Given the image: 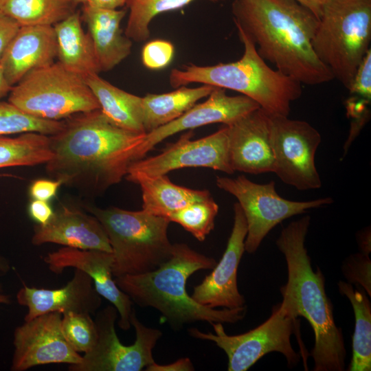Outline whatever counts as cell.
<instances>
[{"instance_id": "cell-1", "label": "cell", "mask_w": 371, "mask_h": 371, "mask_svg": "<svg viewBox=\"0 0 371 371\" xmlns=\"http://www.w3.org/2000/svg\"><path fill=\"white\" fill-rule=\"evenodd\" d=\"M49 135L53 153L45 164L49 177L91 196L102 194L126 177L137 161L146 133L122 128L100 109L65 119Z\"/></svg>"}, {"instance_id": "cell-2", "label": "cell", "mask_w": 371, "mask_h": 371, "mask_svg": "<svg viewBox=\"0 0 371 371\" xmlns=\"http://www.w3.org/2000/svg\"><path fill=\"white\" fill-rule=\"evenodd\" d=\"M232 13L236 28L276 69L311 86L334 79L312 46L319 19L304 5L295 0H234Z\"/></svg>"}, {"instance_id": "cell-3", "label": "cell", "mask_w": 371, "mask_h": 371, "mask_svg": "<svg viewBox=\"0 0 371 371\" xmlns=\"http://www.w3.org/2000/svg\"><path fill=\"white\" fill-rule=\"evenodd\" d=\"M310 222L308 215L292 221L282 229L276 240L288 270L287 282L280 291L295 315L306 319L314 331L313 370L343 371L346 352L341 330L334 321L324 277L319 268L316 271L312 269L304 246Z\"/></svg>"}, {"instance_id": "cell-4", "label": "cell", "mask_w": 371, "mask_h": 371, "mask_svg": "<svg viewBox=\"0 0 371 371\" xmlns=\"http://www.w3.org/2000/svg\"><path fill=\"white\" fill-rule=\"evenodd\" d=\"M216 260L185 243L173 244L172 257L157 269L139 274L115 277L117 286L142 307L157 310L175 330L184 324L205 321L236 323L244 318L246 307L211 308L194 301L186 291L188 278L199 270L212 269Z\"/></svg>"}, {"instance_id": "cell-5", "label": "cell", "mask_w": 371, "mask_h": 371, "mask_svg": "<svg viewBox=\"0 0 371 371\" xmlns=\"http://www.w3.org/2000/svg\"><path fill=\"white\" fill-rule=\"evenodd\" d=\"M237 30L244 46L239 60L210 66L190 63L181 69H173L169 76L171 87L201 83L233 90L252 99L270 114L289 116L291 102L302 95V84L271 69L251 40L240 29Z\"/></svg>"}, {"instance_id": "cell-6", "label": "cell", "mask_w": 371, "mask_h": 371, "mask_svg": "<svg viewBox=\"0 0 371 371\" xmlns=\"http://www.w3.org/2000/svg\"><path fill=\"white\" fill-rule=\"evenodd\" d=\"M104 227L113 256L114 277L153 271L172 255L168 236L170 221L143 210L129 211L117 207L85 205Z\"/></svg>"}, {"instance_id": "cell-7", "label": "cell", "mask_w": 371, "mask_h": 371, "mask_svg": "<svg viewBox=\"0 0 371 371\" xmlns=\"http://www.w3.org/2000/svg\"><path fill=\"white\" fill-rule=\"evenodd\" d=\"M371 0H327L312 41L313 50L348 89L370 49Z\"/></svg>"}, {"instance_id": "cell-8", "label": "cell", "mask_w": 371, "mask_h": 371, "mask_svg": "<svg viewBox=\"0 0 371 371\" xmlns=\"http://www.w3.org/2000/svg\"><path fill=\"white\" fill-rule=\"evenodd\" d=\"M8 102L34 117L60 121L100 109L84 78L59 62L35 69L14 85Z\"/></svg>"}, {"instance_id": "cell-9", "label": "cell", "mask_w": 371, "mask_h": 371, "mask_svg": "<svg viewBox=\"0 0 371 371\" xmlns=\"http://www.w3.org/2000/svg\"><path fill=\"white\" fill-rule=\"evenodd\" d=\"M297 317L290 305L282 300L273 308L267 320L245 333L228 335L221 322L211 324L214 334L195 328H189L188 333L194 338L212 341L223 350L228 357V371H246L271 352L282 353L288 364L293 366L300 360L291 343Z\"/></svg>"}, {"instance_id": "cell-10", "label": "cell", "mask_w": 371, "mask_h": 371, "mask_svg": "<svg viewBox=\"0 0 371 371\" xmlns=\"http://www.w3.org/2000/svg\"><path fill=\"white\" fill-rule=\"evenodd\" d=\"M216 183L236 198L244 213L247 225L245 251L249 254L254 253L267 234L284 220L333 202L330 197L306 201L288 200L278 194L273 181L256 183L245 175L216 177Z\"/></svg>"}, {"instance_id": "cell-11", "label": "cell", "mask_w": 371, "mask_h": 371, "mask_svg": "<svg viewBox=\"0 0 371 371\" xmlns=\"http://www.w3.org/2000/svg\"><path fill=\"white\" fill-rule=\"evenodd\" d=\"M117 315L115 307L110 305L96 312V342L80 363L69 366V371H140L155 362L153 349L162 333L141 323L133 309L130 322L135 331V341L123 345L115 328Z\"/></svg>"}, {"instance_id": "cell-12", "label": "cell", "mask_w": 371, "mask_h": 371, "mask_svg": "<svg viewBox=\"0 0 371 371\" xmlns=\"http://www.w3.org/2000/svg\"><path fill=\"white\" fill-rule=\"evenodd\" d=\"M274 170L284 183L302 191L319 189L322 181L315 158L322 137L306 121L269 113Z\"/></svg>"}, {"instance_id": "cell-13", "label": "cell", "mask_w": 371, "mask_h": 371, "mask_svg": "<svg viewBox=\"0 0 371 371\" xmlns=\"http://www.w3.org/2000/svg\"><path fill=\"white\" fill-rule=\"evenodd\" d=\"M192 135V132L189 131L175 143L168 144L161 153L134 161L128 172L158 176L190 167L208 168L229 175L234 172L230 164L226 125L198 139H191Z\"/></svg>"}, {"instance_id": "cell-14", "label": "cell", "mask_w": 371, "mask_h": 371, "mask_svg": "<svg viewBox=\"0 0 371 371\" xmlns=\"http://www.w3.org/2000/svg\"><path fill=\"white\" fill-rule=\"evenodd\" d=\"M62 314L49 313L24 321L14 332L10 370L25 371L34 366L80 363L82 356L67 342L61 330Z\"/></svg>"}, {"instance_id": "cell-15", "label": "cell", "mask_w": 371, "mask_h": 371, "mask_svg": "<svg viewBox=\"0 0 371 371\" xmlns=\"http://www.w3.org/2000/svg\"><path fill=\"white\" fill-rule=\"evenodd\" d=\"M234 225L226 249L220 262L202 282L194 287L192 298L211 308H236L245 306L244 296L239 293L237 271L245 251L247 225L238 204H234Z\"/></svg>"}, {"instance_id": "cell-16", "label": "cell", "mask_w": 371, "mask_h": 371, "mask_svg": "<svg viewBox=\"0 0 371 371\" xmlns=\"http://www.w3.org/2000/svg\"><path fill=\"white\" fill-rule=\"evenodd\" d=\"M43 260L49 270L57 274L68 267L87 273L92 278L100 295L117 309L119 327L123 330L130 329L133 301L115 282L113 275V256L111 252L63 247L47 254Z\"/></svg>"}, {"instance_id": "cell-17", "label": "cell", "mask_w": 371, "mask_h": 371, "mask_svg": "<svg viewBox=\"0 0 371 371\" xmlns=\"http://www.w3.org/2000/svg\"><path fill=\"white\" fill-rule=\"evenodd\" d=\"M260 107L245 95L230 96L225 89L215 87L203 102L194 104L177 119L146 133L137 159L144 158L157 144L177 133L214 123L229 125Z\"/></svg>"}, {"instance_id": "cell-18", "label": "cell", "mask_w": 371, "mask_h": 371, "mask_svg": "<svg viewBox=\"0 0 371 371\" xmlns=\"http://www.w3.org/2000/svg\"><path fill=\"white\" fill-rule=\"evenodd\" d=\"M226 126L230 164L234 172H273L269 113L260 107Z\"/></svg>"}, {"instance_id": "cell-19", "label": "cell", "mask_w": 371, "mask_h": 371, "mask_svg": "<svg viewBox=\"0 0 371 371\" xmlns=\"http://www.w3.org/2000/svg\"><path fill=\"white\" fill-rule=\"evenodd\" d=\"M16 300L20 305L27 308L24 321L54 312L95 315L102 305V297L92 278L80 269H75L72 278L60 289L23 285L16 294Z\"/></svg>"}, {"instance_id": "cell-20", "label": "cell", "mask_w": 371, "mask_h": 371, "mask_svg": "<svg viewBox=\"0 0 371 371\" xmlns=\"http://www.w3.org/2000/svg\"><path fill=\"white\" fill-rule=\"evenodd\" d=\"M32 243L112 251L107 234L95 216L65 205L54 212L46 224L34 226Z\"/></svg>"}, {"instance_id": "cell-21", "label": "cell", "mask_w": 371, "mask_h": 371, "mask_svg": "<svg viewBox=\"0 0 371 371\" xmlns=\"http://www.w3.org/2000/svg\"><path fill=\"white\" fill-rule=\"evenodd\" d=\"M57 43L52 25L21 26L1 60L4 75L13 87L30 71L54 63Z\"/></svg>"}, {"instance_id": "cell-22", "label": "cell", "mask_w": 371, "mask_h": 371, "mask_svg": "<svg viewBox=\"0 0 371 371\" xmlns=\"http://www.w3.org/2000/svg\"><path fill=\"white\" fill-rule=\"evenodd\" d=\"M124 9L106 10L83 5L86 23L100 71L111 70L131 52L132 41L120 27Z\"/></svg>"}, {"instance_id": "cell-23", "label": "cell", "mask_w": 371, "mask_h": 371, "mask_svg": "<svg viewBox=\"0 0 371 371\" xmlns=\"http://www.w3.org/2000/svg\"><path fill=\"white\" fill-rule=\"evenodd\" d=\"M125 177L139 186L144 211L167 218L191 203L212 197L207 190H194L175 184L166 175L149 176L128 172Z\"/></svg>"}, {"instance_id": "cell-24", "label": "cell", "mask_w": 371, "mask_h": 371, "mask_svg": "<svg viewBox=\"0 0 371 371\" xmlns=\"http://www.w3.org/2000/svg\"><path fill=\"white\" fill-rule=\"evenodd\" d=\"M58 61L67 70L83 78L100 71L93 44L81 24L79 12H74L53 25Z\"/></svg>"}, {"instance_id": "cell-25", "label": "cell", "mask_w": 371, "mask_h": 371, "mask_svg": "<svg viewBox=\"0 0 371 371\" xmlns=\"http://www.w3.org/2000/svg\"><path fill=\"white\" fill-rule=\"evenodd\" d=\"M84 79L98 100L100 110L111 122L124 129L146 133L142 97L114 86L98 74H89Z\"/></svg>"}, {"instance_id": "cell-26", "label": "cell", "mask_w": 371, "mask_h": 371, "mask_svg": "<svg viewBox=\"0 0 371 371\" xmlns=\"http://www.w3.org/2000/svg\"><path fill=\"white\" fill-rule=\"evenodd\" d=\"M215 87L202 85L195 88L186 86L171 92L148 93L142 97L143 125L146 133L172 122L207 97Z\"/></svg>"}, {"instance_id": "cell-27", "label": "cell", "mask_w": 371, "mask_h": 371, "mask_svg": "<svg viewBox=\"0 0 371 371\" xmlns=\"http://www.w3.org/2000/svg\"><path fill=\"white\" fill-rule=\"evenodd\" d=\"M340 293L350 302L355 317L352 337V357L350 371L371 370V305L366 293L355 290L350 283L339 281Z\"/></svg>"}, {"instance_id": "cell-28", "label": "cell", "mask_w": 371, "mask_h": 371, "mask_svg": "<svg viewBox=\"0 0 371 371\" xmlns=\"http://www.w3.org/2000/svg\"><path fill=\"white\" fill-rule=\"evenodd\" d=\"M71 0H0V10L20 26L52 25L75 12Z\"/></svg>"}, {"instance_id": "cell-29", "label": "cell", "mask_w": 371, "mask_h": 371, "mask_svg": "<svg viewBox=\"0 0 371 371\" xmlns=\"http://www.w3.org/2000/svg\"><path fill=\"white\" fill-rule=\"evenodd\" d=\"M52 155L49 135L38 133L0 135V168L45 164Z\"/></svg>"}, {"instance_id": "cell-30", "label": "cell", "mask_w": 371, "mask_h": 371, "mask_svg": "<svg viewBox=\"0 0 371 371\" xmlns=\"http://www.w3.org/2000/svg\"><path fill=\"white\" fill-rule=\"evenodd\" d=\"M193 1L194 0H128L126 5L128 7L129 14L124 34L136 42L145 41L150 36V23L156 16L180 9Z\"/></svg>"}, {"instance_id": "cell-31", "label": "cell", "mask_w": 371, "mask_h": 371, "mask_svg": "<svg viewBox=\"0 0 371 371\" xmlns=\"http://www.w3.org/2000/svg\"><path fill=\"white\" fill-rule=\"evenodd\" d=\"M64 121L38 118L23 111L10 102L0 100V135L38 133L52 135L61 130Z\"/></svg>"}, {"instance_id": "cell-32", "label": "cell", "mask_w": 371, "mask_h": 371, "mask_svg": "<svg viewBox=\"0 0 371 371\" xmlns=\"http://www.w3.org/2000/svg\"><path fill=\"white\" fill-rule=\"evenodd\" d=\"M218 205L213 197L194 202L168 216L170 222L179 224L195 238L202 242L214 229Z\"/></svg>"}, {"instance_id": "cell-33", "label": "cell", "mask_w": 371, "mask_h": 371, "mask_svg": "<svg viewBox=\"0 0 371 371\" xmlns=\"http://www.w3.org/2000/svg\"><path fill=\"white\" fill-rule=\"evenodd\" d=\"M61 330L67 342L78 353L89 352L98 337L95 321L88 313L69 312L63 314Z\"/></svg>"}, {"instance_id": "cell-34", "label": "cell", "mask_w": 371, "mask_h": 371, "mask_svg": "<svg viewBox=\"0 0 371 371\" xmlns=\"http://www.w3.org/2000/svg\"><path fill=\"white\" fill-rule=\"evenodd\" d=\"M174 52V46L170 42L160 39L151 41L142 49V63L148 69H161L171 62Z\"/></svg>"}, {"instance_id": "cell-35", "label": "cell", "mask_w": 371, "mask_h": 371, "mask_svg": "<svg viewBox=\"0 0 371 371\" xmlns=\"http://www.w3.org/2000/svg\"><path fill=\"white\" fill-rule=\"evenodd\" d=\"M350 100L367 104L371 101V49L368 50L357 68L352 81L348 89Z\"/></svg>"}, {"instance_id": "cell-36", "label": "cell", "mask_w": 371, "mask_h": 371, "mask_svg": "<svg viewBox=\"0 0 371 371\" xmlns=\"http://www.w3.org/2000/svg\"><path fill=\"white\" fill-rule=\"evenodd\" d=\"M370 260L369 255L356 254L348 258L343 266L345 277L350 282L358 283L371 295Z\"/></svg>"}, {"instance_id": "cell-37", "label": "cell", "mask_w": 371, "mask_h": 371, "mask_svg": "<svg viewBox=\"0 0 371 371\" xmlns=\"http://www.w3.org/2000/svg\"><path fill=\"white\" fill-rule=\"evenodd\" d=\"M62 185L57 179H37L31 184L30 194L33 199L48 201L56 196Z\"/></svg>"}, {"instance_id": "cell-38", "label": "cell", "mask_w": 371, "mask_h": 371, "mask_svg": "<svg viewBox=\"0 0 371 371\" xmlns=\"http://www.w3.org/2000/svg\"><path fill=\"white\" fill-rule=\"evenodd\" d=\"M20 27L16 21L0 10V60Z\"/></svg>"}, {"instance_id": "cell-39", "label": "cell", "mask_w": 371, "mask_h": 371, "mask_svg": "<svg viewBox=\"0 0 371 371\" xmlns=\"http://www.w3.org/2000/svg\"><path fill=\"white\" fill-rule=\"evenodd\" d=\"M54 211L47 201L33 199L29 205V214L37 224L45 225L52 218Z\"/></svg>"}, {"instance_id": "cell-40", "label": "cell", "mask_w": 371, "mask_h": 371, "mask_svg": "<svg viewBox=\"0 0 371 371\" xmlns=\"http://www.w3.org/2000/svg\"><path fill=\"white\" fill-rule=\"evenodd\" d=\"M146 371H193L194 366L188 357H183L177 361L165 365L157 364L154 362L146 367Z\"/></svg>"}, {"instance_id": "cell-41", "label": "cell", "mask_w": 371, "mask_h": 371, "mask_svg": "<svg viewBox=\"0 0 371 371\" xmlns=\"http://www.w3.org/2000/svg\"><path fill=\"white\" fill-rule=\"evenodd\" d=\"M128 0H88L86 5L91 7L106 9L117 10L127 4Z\"/></svg>"}, {"instance_id": "cell-42", "label": "cell", "mask_w": 371, "mask_h": 371, "mask_svg": "<svg viewBox=\"0 0 371 371\" xmlns=\"http://www.w3.org/2000/svg\"><path fill=\"white\" fill-rule=\"evenodd\" d=\"M301 5L310 10L317 18L319 19L322 7L327 0H295Z\"/></svg>"}, {"instance_id": "cell-43", "label": "cell", "mask_w": 371, "mask_h": 371, "mask_svg": "<svg viewBox=\"0 0 371 371\" xmlns=\"http://www.w3.org/2000/svg\"><path fill=\"white\" fill-rule=\"evenodd\" d=\"M359 242L362 249V253L369 255L370 251V231L363 232L359 236Z\"/></svg>"}, {"instance_id": "cell-44", "label": "cell", "mask_w": 371, "mask_h": 371, "mask_svg": "<svg viewBox=\"0 0 371 371\" xmlns=\"http://www.w3.org/2000/svg\"><path fill=\"white\" fill-rule=\"evenodd\" d=\"M12 87L6 80L0 63V100L10 93Z\"/></svg>"}, {"instance_id": "cell-45", "label": "cell", "mask_w": 371, "mask_h": 371, "mask_svg": "<svg viewBox=\"0 0 371 371\" xmlns=\"http://www.w3.org/2000/svg\"><path fill=\"white\" fill-rule=\"evenodd\" d=\"M10 269L8 262L0 256V274L5 273Z\"/></svg>"}, {"instance_id": "cell-46", "label": "cell", "mask_w": 371, "mask_h": 371, "mask_svg": "<svg viewBox=\"0 0 371 371\" xmlns=\"http://www.w3.org/2000/svg\"><path fill=\"white\" fill-rule=\"evenodd\" d=\"M10 302L9 297L4 294L0 289V305L8 304Z\"/></svg>"}, {"instance_id": "cell-47", "label": "cell", "mask_w": 371, "mask_h": 371, "mask_svg": "<svg viewBox=\"0 0 371 371\" xmlns=\"http://www.w3.org/2000/svg\"><path fill=\"white\" fill-rule=\"evenodd\" d=\"M75 4L82 3L83 5L86 4L88 0H71Z\"/></svg>"}, {"instance_id": "cell-48", "label": "cell", "mask_w": 371, "mask_h": 371, "mask_svg": "<svg viewBox=\"0 0 371 371\" xmlns=\"http://www.w3.org/2000/svg\"><path fill=\"white\" fill-rule=\"evenodd\" d=\"M218 1H221V0H218Z\"/></svg>"}]
</instances>
